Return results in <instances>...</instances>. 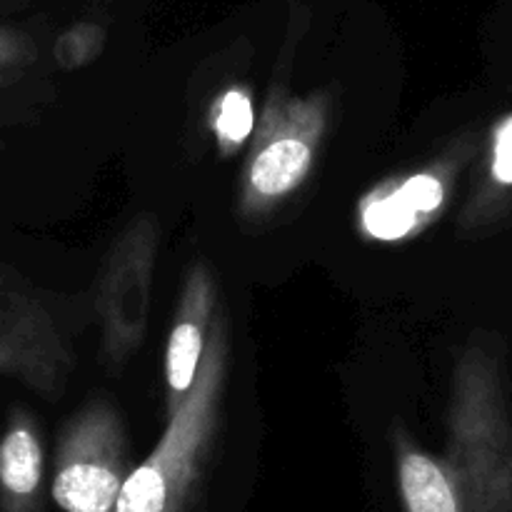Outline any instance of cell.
<instances>
[{
    "mask_svg": "<svg viewBox=\"0 0 512 512\" xmlns=\"http://www.w3.org/2000/svg\"><path fill=\"white\" fill-rule=\"evenodd\" d=\"M453 420L450 470L468 512H512V425L488 360L473 365Z\"/></svg>",
    "mask_w": 512,
    "mask_h": 512,
    "instance_id": "cell-2",
    "label": "cell"
},
{
    "mask_svg": "<svg viewBox=\"0 0 512 512\" xmlns=\"http://www.w3.org/2000/svg\"><path fill=\"white\" fill-rule=\"evenodd\" d=\"M308 115L293 125H278L268 138L255 145L253 160L248 168L250 198L260 203L280 198L298 188L313 163L315 128L305 123Z\"/></svg>",
    "mask_w": 512,
    "mask_h": 512,
    "instance_id": "cell-6",
    "label": "cell"
},
{
    "mask_svg": "<svg viewBox=\"0 0 512 512\" xmlns=\"http://www.w3.org/2000/svg\"><path fill=\"white\" fill-rule=\"evenodd\" d=\"M33 58L28 35L13 28H0V88L10 83Z\"/></svg>",
    "mask_w": 512,
    "mask_h": 512,
    "instance_id": "cell-11",
    "label": "cell"
},
{
    "mask_svg": "<svg viewBox=\"0 0 512 512\" xmlns=\"http://www.w3.org/2000/svg\"><path fill=\"white\" fill-rule=\"evenodd\" d=\"M125 435L115 410L93 403L80 410L60 438L53 493L63 512H113L128 480Z\"/></svg>",
    "mask_w": 512,
    "mask_h": 512,
    "instance_id": "cell-3",
    "label": "cell"
},
{
    "mask_svg": "<svg viewBox=\"0 0 512 512\" xmlns=\"http://www.w3.org/2000/svg\"><path fill=\"white\" fill-rule=\"evenodd\" d=\"M253 103L243 90H228L218 105L215 115V133L225 148H238L253 133Z\"/></svg>",
    "mask_w": 512,
    "mask_h": 512,
    "instance_id": "cell-10",
    "label": "cell"
},
{
    "mask_svg": "<svg viewBox=\"0 0 512 512\" xmlns=\"http://www.w3.org/2000/svg\"><path fill=\"white\" fill-rule=\"evenodd\" d=\"M223 365L225 340L215 325L213 340L200 360L198 383L183 403L173 405L158 448L128 475L113 512H183L215 430Z\"/></svg>",
    "mask_w": 512,
    "mask_h": 512,
    "instance_id": "cell-1",
    "label": "cell"
},
{
    "mask_svg": "<svg viewBox=\"0 0 512 512\" xmlns=\"http://www.w3.org/2000/svg\"><path fill=\"white\" fill-rule=\"evenodd\" d=\"M400 193L410 200L420 215H430L443 205L445 190L435 175H413L400 185Z\"/></svg>",
    "mask_w": 512,
    "mask_h": 512,
    "instance_id": "cell-13",
    "label": "cell"
},
{
    "mask_svg": "<svg viewBox=\"0 0 512 512\" xmlns=\"http://www.w3.org/2000/svg\"><path fill=\"white\" fill-rule=\"evenodd\" d=\"M210 313V285L203 270L193 273L185 290L183 313L170 333L168 343V385L178 403L190 393L203 360L205 320Z\"/></svg>",
    "mask_w": 512,
    "mask_h": 512,
    "instance_id": "cell-7",
    "label": "cell"
},
{
    "mask_svg": "<svg viewBox=\"0 0 512 512\" xmlns=\"http://www.w3.org/2000/svg\"><path fill=\"white\" fill-rule=\"evenodd\" d=\"M60 365L63 355L48 313L0 270V375L48 393L58 383Z\"/></svg>",
    "mask_w": 512,
    "mask_h": 512,
    "instance_id": "cell-4",
    "label": "cell"
},
{
    "mask_svg": "<svg viewBox=\"0 0 512 512\" xmlns=\"http://www.w3.org/2000/svg\"><path fill=\"white\" fill-rule=\"evenodd\" d=\"M45 455L35 420L13 410L0 435V512H43Z\"/></svg>",
    "mask_w": 512,
    "mask_h": 512,
    "instance_id": "cell-5",
    "label": "cell"
},
{
    "mask_svg": "<svg viewBox=\"0 0 512 512\" xmlns=\"http://www.w3.org/2000/svg\"><path fill=\"white\" fill-rule=\"evenodd\" d=\"M100 40V30L93 28V25H78V28H73L70 33L63 35V40H60V45L55 50H58V58L68 60V55H90L95 50V45H98Z\"/></svg>",
    "mask_w": 512,
    "mask_h": 512,
    "instance_id": "cell-14",
    "label": "cell"
},
{
    "mask_svg": "<svg viewBox=\"0 0 512 512\" xmlns=\"http://www.w3.org/2000/svg\"><path fill=\"white\" fill-rule=\"evenodd\" d=\"M398 478L405 512H468L450 465L438 463L420 450H400Z\"/></svg>",
    "mask_w": 512,
    "mask_h": 512,
    "instance_id": "cell-8",
    "label": "cell"
},
{
    "mask_svg": "<svg viewBox=\"0 0 512 512\" xmlns=\"http://www.w3.org/2000/svg\"><path fill=\"white\" fill-rule=\"evenodd\" d=\"M423 215L410 205V200L403 193L375 195L365 203L363 208V228L378 240H400L418 228V220Z\"/></svg>",
    "mask_w": 512,
    "mask_h": 512,
    "instance_id": "cell-9",
    "label": "cell"
},
{
    "mask_svg": "<svg viewBox=\"0 0 512 512\" xmlns=\"http://www.w3.org/2000/svg\"><path fill=\"white\" fill-rule=\"evenodd\" d=\"M490 175H493V183L498 188L512 190V113L505 115L495 128Z\"/></svg>",
    "mask_w": 512,
    "mask_h": 512,
    "instance_id": "cell-12",
    "label": "cell"
}]
</instances>
